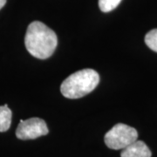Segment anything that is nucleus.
Listing matches in <instances>:
<instances>
[{
	"mask_svg": "<svg viewBox=\"0 0 157 157\" xmlns=\"http://www.w3.org/2000/svg\"><path fill=\"white\" fill-rule=\"evenodd\" d=\"M145 43L152 51L157 52V29H153L146 34Z\"/></svg>",
	"mask_w": 157,
	"mask_h": 157,
	"instance_id": "obj_7",
	"label": "nucleus"
},
{
	"mask_svg": "<svg viewBox=\"0 0 157 157\" xmlns=\"http://www.w3.org/2000/svg\"><path fill=\"white\" fill-rule=\"evenodd\" d=\"M100 75L93 69H83L71 74L62 82L60 91L68 99H78L95 89Z\"/></svg>",
	"mask_w": 157,
	"mask_h": 157,
	"instance_id": "obj_2",
	"label": "nucleus"
},
{
	"mask_svg": "<svg viewBox=\"0 0 157 157\" xmlns=\"http://www.w3.org/2000/svg\"><path fill=\"white\" fill-rule=\"evenodd\" d=\"M49 130L44 120L40 118H31L20 122L16 130V136L23 140H33L40 136L46 135Z\"/></svg>",
	"mask_w": 157,
	"mask_h": 157,
	"instance_id": "obj_4",
	"label": "nucleus"
},
{
	"mask_svg": "<svg viewBox=\"0 0 157 157\" xmlns=\"http://www.w3.org/2000/svg\"><path fill=\"white\" fill-rule=\"evenodd\" d=\"M152 153L142 140H135L122 149L121 157H151Z\"/></svg>",
	"mask_w": 157,
	"mask_h": 157,
	"instance_id": "obj_5",
	"label": "nucleus"
},
{
	"mask_svg": "<svg viewBox=\"0 0 157 157\" xmlns=\"http://www.w3.org/2000/svg\"><path fill=\"white\" fill-rule=\"evenodd\" d=\"M138 138L136 129L123 123H118L110 129L104 137L107 147L119 150L123 149Z\"/></svg>",
	"mask_w": 157,
	"mask_h": 157,
	"instance_id": "obj_3",
	"label": "nucleus"
},
{
	"mask_svg": "<svg viewBox=\"0 0 157 157\" xmlns=\"http://www.w3.org/2000/svg\"><path fill=\"white\" fill-rule=\"evenodd\" d=\"M25 45L29 52L40 59L52 55L58 45L56 33L40 21H33L27 27Z\"/></svg>",
	"mask_w": 157,
	"mask_h": 157,
	"instance_id": "obj_1",
	"label": "nucleus"
},
{
	"mask_svg": "<svg viewBox=\"0 0 157 157\" xmlns=\"http://www.w3.org/2000/svg\"><path fill=\"white\" fill-rule=\"evenodd\" d=\"M121 0H99V7L103 12H109L117 7Z\"/></svg>",
	"mask_w": 157,
	"mask_h": 157,
	"instance_id": "obj_8",
	"label": "nucleus"
},
{
	"mask_svg": "<svg viewBox=\"0 0 157 157\" xmlns=\"http://www.w3.org/2000/svg\"><path fill=\"white\" fill-rule=\"evenodd\" d=\"M11 111L6 104L0 106V132H6L10 128L11 124Z\"/></svg>",
	"mask_w": 157,
	"mask_h": 157,
	"instance_id": "obj_6",
	"label": "nucleus"
},
{
	"mask_svg": "<svg viewBox=\"0 0 157 157\" xmlns=\"http://www.w3.org/2000/svg\"><path fill=\"white\" fill-rule=\"evenodd\" d=\"M6 4V0H0V10L5 6Z\"/></svg>",
	"mask_w": 157,
	"mask_h": 157,
	"instance_id": "obj_9",
	"label": "nucleus"
}]
</instances>
